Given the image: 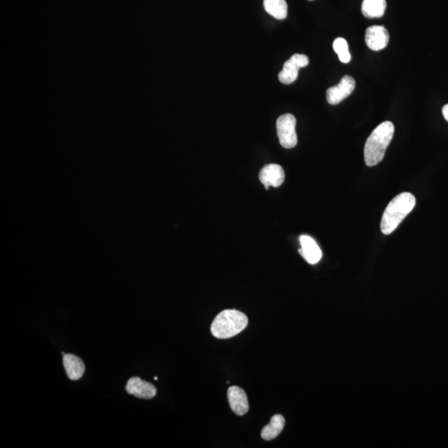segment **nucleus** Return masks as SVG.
I'll return each instance as SVG.
<instances>
[{"instance_id": "ddd939ff", "label": "nucleus", "mask_w": 448, "mask_h": 448, "mask_svg": "<svg viewBox=\"0 0 448 448\" xmlns=\"http://www.w3.org/2000/svg\"><path fill=\"white\" fill-rule=\"evenodd\" d=\"M285 422V418L282 415H274L268 424L261 430V438H263L265 441L277 438L283 430Z\"/></svg>"}, {"instance_id": "a211bd4d", "label": "nucleus", "mask_w": 448, "mask_h": 448, "mask_svg": "<svg viewBox=\"0 0 448 448\" xmlns=\"http://www.w3.org/2000/svg\"><path fill=\"white\" fill-rule=\"evenodd\" d=\"M155 380H158V377H155Z\"/></svg>"}, {"instance_id": "0eeeda50", "label": "nucleus", "mask_w": 448, "mask_h": 448, "mask_svg": "<svg viewBox=\"0 0 448 448\" xmlns=\"http://www.w3.org/2000/svg\"><path fill=\"white\" fill-rule=\"evenodd\" d=\"M389 41V32L384 26L373 25L368 27L365 32V43L373 51H380L385 48L387 47Z\"/></svg>"}, {"instance_id": "1a4fd4ad", "label": "nucleus", "mask_w": 448, "mask_h": 448, "mask_svg": "<svg viewBox=\"0 0 448 448\" xmlns=\"http://www.w3.org/2000/svg\"><path fill=\"white\" fill-rule=\"evenodd\" d=\"M127 392L136 398L151 400L156 395V386L142 380L139 377H132L126 386Z\"/></svg>"}, {"instance_id": "f3484780", "label": "nucleus", "mask_w": 448, "mask_h": 448, "mask_svg": "<svg viewBox=\"0 0 448 448\" xmlns=\"http://www.w3.org/2000/svg\"><path fill=\"white\" fill-rule=\"evenodd\" d=\"M442 115L448 122V104L442 107Z\"/></svg>"}, {"instance_id": "f257e3e1", "label": "nucleus", "mask_w": 448, "mask_h": 448, "mask_svg": "<svg viewBox=\"0 0 448 448\" xmlns=\"http://www.w3.org/2000/svg\"><path fill=\"white\" fill-rule=\"evenodd\" d=\"M416 205L414 195L404 192L397 195L386 207L382 217L380 228L385 235L391 234Z\"/></svg>"}, {"instance_id": "dca6fc26", "label": "nucleus", "mask_w": 448, "mask_h": 448, "mask_svg": "<svg viewBox=\"0 0 448 448\" xmlns=\"http://www.w3.org/2000/svg\"><path fill=\"white\" fill-rule=\"evenodd\" d=\"M333 48L335 52L338 54L339 59L343 64H348L351 60V55L348 51L347 41L343 37H337L334 41Z\"/></svg>"}, {"instance_id": "9d476101", "label": "nucleus", "mask_w": 448, "mask_h": 448, "mask_svg": "<svg viewBox=\"0 0 448 448\" xmlns=\"http://www.w3.org/2000/svg\"><path fill=\"white\" fill-rule=\"evenodd\" d=\"M227 400L230 408L239 416H243L248 412L249 404L246 392L238 386H231L227 389Z\"/></svg>"}, {"instance_id": "f03ea898", "label": "nucleus", "mask_w": 448, "mask_h": 448, "mask_svg": "<svg viewBox=\"0 0 448 448\" xmlns=\"http://www.w3.org/2000/svg\"><path fill=\"white\" fill-rule=\"evenodd\" d=\"M393 124L384 122L377 127L368 136L364 151V161L368 166H375L383 160L386 149L393 139Z\"/></svg>"}, {"instance_id": "7ed1b4c3", "label": "nucleus", "mask_w": 448, "mask_h": 448, "mask_svg": "<svg viewBox=\"0 0 448 448\" xmlns=\"http://www.w3.org/2000/svg\"><path fill=\"white\" fill-rule=\"evenodd\" d=\"M248 324L246 315L236 310H224L214 319L211 333L218 339H230L241 333Z\"/></svg>"}, {"instance_id": "2eb2a0df", "label": "nucleus", "mask_w": 448, "mask_h": 448, "mask_svg": "<svg viewBox=\"0 0 448 448\" xmlns=\"http://www.w3.org/2000/svg\"><path fill=\"white\" fill-rule=\"evenodd\" d=\"M265 10L274 18L285 19L288 16V3L286 0H264Z\"/></svg>"}, {"instance_id": "6ab92c4d", "label": "nucleus", "mask_w": 448, "mask_h": 448, "mask_svg": "<svg viewBox=\"0 0 448 448\" xmlns=\"http://www.w3.org/2000/svg\"><path fill=\"white\" fill-rule=\"evenodd\" d=\"M310 1H313V0H310Z\"/></svg>"}, {"instance_id": "423d86ee", "label": "nucleus", "mask_w": 448, "mask_h": 448, "mask_svg": "<svg viewBox=\"0 0 448 448\" xmlns=\"http://www.w3.org/2000/svg\"><path fill=\"white\" fill-rule=\"evenodd\" d=\"M355 88V79L351 76H344L338 85L330 87L326 91V99L330 105H337L343 100L351 95Z\"/></svg>"}, {"instance_id": "20e7f679", "label": "nucleus", "mask_w": 448, "mask_h": 448, "mask_svg": "<svg viewBox=\"0 0 448 448\" xmlns=\"http://www.w3.org/2000/svg\"><path fill=\"white\" fill-rule=\"evenodd\" d=\"M297 120L292 114H285L277 120L278 138L282 147L292 149L297 144Z\"/></svg>"}, {"instance_id": "9b49d317", "label": "nucleus", "mask_w": 448, "mask_h": 448, "mask_svg": "<svg viewBox=\"0 0 448 448\" xmlns=\"http://www.w3.org/2000/svg\"><path fill=\"white\" fill-rule=\"evenodd\" d=\"M301 248L299 249V252L307 263L310 264H317L321 259L322 252L317 243L312 238L309 236L302 235L300 236Z\"/></svg>"}, {"instance_id": "4468645a", "label": "nucleus", "mask_w": 448, "mask_h": 448, "mask_svg": "<svg viewBox=\"0 0 448 448\" xmlns=\"http://www.w3.org/2000/svg\"><path fill=\"white\" fill-rule=\"evenodd\" d=\"M361 10L366 18H381L385 12L386 0H364Z\"/></svg>"}, {"instance_id": "f8f14e48", "label": "nucleus", "mask_w": 448, "mask_h": 448, "mask_svg": "<svg viewBox=\"0 0 448 448\" xmlns=\"http://www.w3.org/2000/svg\"><path fill=\"white\" fill-rule=\"evenodd\" d=\"M64 365L66 375L71 380H80L84 375L85 364L80 357L72 354H65L64 355Z\"/></svg>"}, {"instance_id": "39448f33", "label": "nucleus", "mask_w": 448, "mask_h": 448, "mask_svg": "<svg viewBox=\"0 0 448 448\" xmlns=\"http://www.w3.org/2000/svg\"><path fill=\"white\" fill-rule=\"evenodd\" d=\"M308 64L309 58L304 54H294L289 60L285 62L283 68L278 75L279 81L283 84H290L297 80L299 70L305 68Z\"/></svg>"}, {"instance_id": "6e6552de", "label": "nucleus", "mask_w": 448, "mask_h": 448, "mask_svg": "<svg viewBox=\"0 0 448 448\" xmlns=\"http://www.w3.org/2000/svg\"><path fill=\"white\" fill-rule=\"evenodd\" d=\"M259 180L265 189H268L270 187L277 188L285 180L284 169L281 165L277 164L265 165L259 173Z\"/></svg>"}]
</instances>
